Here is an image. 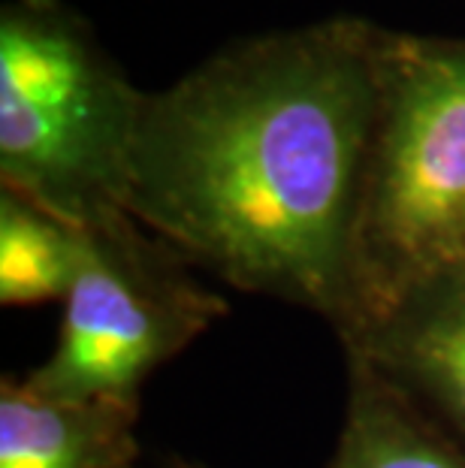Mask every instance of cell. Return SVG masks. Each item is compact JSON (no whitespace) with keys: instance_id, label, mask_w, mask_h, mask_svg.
I'll use <instances>...</instances> for the list:
<instances>
[{"instance_id":"obj_7","label":"cell","mask_w":465,"mask_h":468,"mask_svg":"<svg viewBox=\"0 0 465 468\" xmlns=\"http://www.w3.org/2000/svg\"><path fill=\"white\" fill-rule=\"evenodd\" d=\"M348 356V402L323 468H465V447L393 387L378 368Z\"/></svg>"},{"instance_id":"obj_1","label":"cell","mask_w":465,"mask_h":468,"mask_svg":"<svg viewBox=\"0 0 465 468\" xmlns=\"http://www.w3.org/2000/svg\"><path fill=\"white\" fill-rule=\"evenodd\" d=\"M381 55L342 37L224 58L143 103L124 212L242 293L348 314Z\"/></svg>"},{"instance_id":"obj_6","label":"cell","mask_w":465,"mask_h":468,"mask_svg":"<svg viewBox=\"0 0 465 468\" xmlns=\"http://www.w3.org/2000/svg\"><path fill=\"white\" fill-rule=\"evenodd\" d=\"M140 399L0 381V468H140Z\"/></svg>"},{"instance_id":"obj_4","label":"cell","mask_w":465,"mask_h":468,"mask_svg":"<svg viewBox=\"0 0 465 468\" xmlns=\"http://www.w3.org/2000/svg\"><path fill=\"white\" fill-rule=\"evenodd\" d=\"M185 257L127 212L85 227L52 356L25 378L46 393L140 399L157 366L230 314Z\"/></svg>"},{"instance_id":"obj_3","label":"cell","mask_w":465,"mask_h":468,"mask_svg":"<svg viewBox=\"0 0 465 468\" xmlns=\"http://www.w3.org/2000/svg\"><path fill=\"white\" fill-rule=\"evenodd\" d=\"M145 101L58 27H0V173L76 227L124 212L127 157Z\"/></svg>"},{"instance_id":"obj_5","label":"cell","mask_w":465,"mask_h":468,"mask_svg":"<svg viewBox=\"0 0 465 468\" xmlns=\"http://www.w3.org/2000/svg\"><path fill=\"white\" fill-rule=\"evenodd\" d=\"M339 342L465 447V263L411 287Z\"/></svg>"},{"instance_id":"obj_8","label":"cell","mask_w":465,"mask_h":468,"mask_svg":"<svg viewBox=\"0 0 465 468\" xmlns=\"http://www.w3.org/2000/svg\"><path fill=\"white\" fill-rule=\"evenodd\" d=\"M85 257V227H76L18 194L0 203V303L39 305L70 293Z\"/></svg>"},{"instance_id":"obj_2","label":"cell","mask_w":465,"mask_h":468,"mask_svg":"<svg viewBox=\"0 0 465 468\" xmlns=\"http://www.w3.org/2000/svg\"><path fill=\"white\" fill-rule=\"evenodd\" d=\"M465 263V46L381 52V101L348 261V335Z\"/></svg>"}]
</instances>
